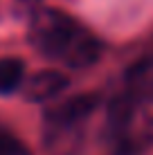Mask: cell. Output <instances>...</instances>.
Here are the masks:
<instances>
[{
    "mask_svg": "<svg viewBox=\"0 0 153 155\" xmlns=\"http://www.w3.org/2000/svg\"><path fill=\"white\" fill-rule=\"evenodd\" d=\"M18 2H27V5H34V2H41V0H18Z\"/></svg>",
    "mask_w": 153,
    "mask_h": 155,
    "instance_id": "obj_8",
    "label": "cell"
},
{
    "mask_svg": "<svg viewBox=\"0 0 153 155\" xmlns=\"http://www.w3.org/2000/svg\"><path fill=\"white\" fill-rule=\"evenodd\" d=\"M27 38L38 54L72 70H86L101 58L104 43L83 23L56 7H38L29 16Z\"/></svg>",
    "mask_w": 153,
    "mask_h": 155,
    "instance_id": "obj_1",
    "label": "cell"
},
{
    "mask_svg": "<svg viewBox=\"0 0 153 155\" xmlns=\"http://www.w3.org/2000/svg\"><path fill=\"white\" fill-rule=\"evenodd\" d=\"M70 85V77L61 70H38L23 81V97L32 104H43L59 97Z\"/></svg>",
    "mask_w": 153,
    "mask_h": 155,
    "instance_id": "obj_4",
    "label": "cell"
},
{
    "mask_svg": "<svg viewBox=\"0 0 153 155\" xmlns=\"http://www.w3.org/2000/svg\"><path fill=\"white\" fill-rule=\"evenodd\" d=\"M104 142L108 155H146L153 148V113L128 92L110 99Z\"/></svg>",
    "mask_w": 153,
    "mask_h": 155,
    "instance_id": "obj_2",
    "label": "cell"
},
{
    "mask_svg": "<svg viewBox=\"0 0 153 155\" xmlns=\"http://www.w3.org/2000/svg\"><path fill=\"white\" fill-rule=\"evenodd\" d=\"M25 81V63L18 56L0 58V94H12L23 88Z\"/></svg>",
    "mask_w": 153,
    "mask_h": 155,
    "instance_id": "obj_6",
    "label": "cell"
},
{
    "mask_svg": "<svg viewBox=\"0 0 153 155\" xmlns=\"http://www.w3.org/2000/svg\"><path fill=\"white\" fill-rule=\"evenodd\" d=\"M0 155H34V153L20 137L0 128Z\"/></svg>",
    "mask_w": 153,
    "mask_h": 155,
    "instance_id": "obj_7",
    "label": "cell"
},
{
    "mask_svg": "<svg viewBox=\"0 0 153 155\" xmlns=\"http://www.w3.org/2000/svg\"><path fill=\"white\" fill-rule=\"evenodd\" d=\"M124 92L138 101L151 104L153 101V54L142 56L124 74Z\"/></svg>",
    "mask_w": 153,
    "mask_h": 155,
    "instance_id": "obj_5",
    "label": "cell"
},
{
    "mask_svg": "<svg viewBox=\"0 0 153 155\" xmlns=\"http://www.w3.org/2000/svg\"><path fill=\"white\" fill-rule=\"evenodd\" d=\"M99 106V97L95 92H81L75 97L63 99L61 104L52 106L45 113L47 133L54 137L68 135L70 130H77L81 124H86Z\"/></svg>",
    "mask_w": 153,
    "mask_h": 155,
    "instance_id": "obj_3",
    "label": "cell"
}]
</instances>
